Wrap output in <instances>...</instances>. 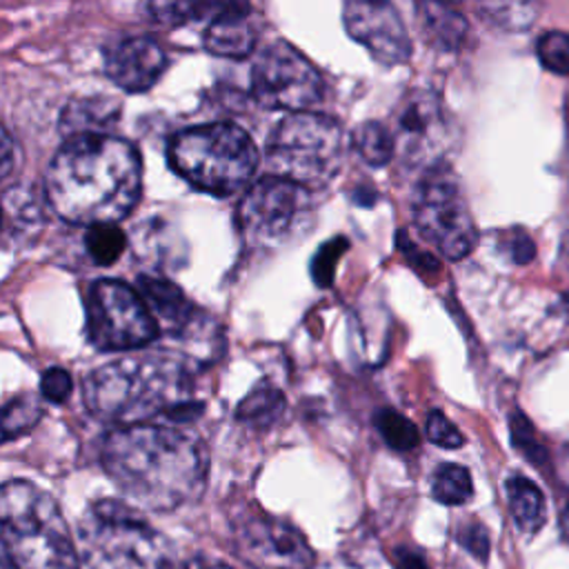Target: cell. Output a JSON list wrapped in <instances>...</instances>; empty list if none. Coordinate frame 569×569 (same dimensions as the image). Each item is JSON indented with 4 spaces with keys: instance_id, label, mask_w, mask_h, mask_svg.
<instances>
[{
    "instance_id": "cell-3",
    "label": "cell",
    "mask_w": 569,
    "mask_h": 569,
    "mask_svg": "<svg viewBox=\"0 0 569 569\" xmlns=\"http://www.w3.org/2000/svg\"><path fill=\"white\" fill-rule=\"evenodd\" d=\"M193 400L189 362L173 351H142L118 358L84 378L89 411L120 427L142 425Z\"/></svg>"
},
{
    "instance_id": "cell-1",
    "label": "cell",
    "mask_w": 569,
    "mask_h": 569,
    "mask_svg": "<svg viewBox=\"0 0 569 569\" xmlns=\"http://www.w3.org/2000/svg\"><path fill=\"white\" fill-rule=\"evenodd\" d=\"M142 164L136 147L116 136L67 140L44 173L53 211L71 224H116L138 204Z\"/></svg>"
},
{
    "instance_id": "cell-21",
    "label": "cell",
    "mask_w": 569,
    "mask_h": 569,
    "mask_svg": "<svg viewBox=\"0 0 569 569\" xmlns=\"http://www.w3.org/2000/svg\"><path fill=\"white\" fill-rule=\"evenodd\" d=\"M284 396L273 385H260L256 387L244 400L238 405L236 418L242 420L249 427H269L276 422L284 411Z\"/></svg>"
},
{
    "instance_id": "cell-4",
    "label": "cell",
    "mask_w": 569,
    "mask_h": 569,
    "mask_svg": "<svg viewBox=\"0 0 569 569\" xmlns=\"http://www.w3.org/2000/svg\"><path fill=\"white\" fill-rule=\"evenodd\" d=\"M0 538L11 569H82L58 502L29 480L2 485Z\"/></svg>"
},
{
    "instance_id": "cell-13",
    "label": "cell",
    "mask_w": 569,
    "mask_h": 569,
    "mask_svg": "<svg viewBox=\"0 0 569 569\" xmlns=\"http://www.w3.org/2000/svg\"><path fill=\"white\" fill-rule=\"evenodd\" d=\"M236 556L251 569H311L316 553L291 522L249 513L233 527Z\"/></svg>"
},
{
    "instance_id": "cell-19",
    "label": "cell",
    "mask_w": 569,
    "mask_h": 569,
    "mask_svg": "<svg viewBox=\"0 0 569 569\" xmlns=\"http://www.w3.org/2000/svg\"><path fill=\"white\" fill-rule=\"evenodd\" d=\"M416 18L425 40H429L440 51H456L467 36L465 16L447 4L418 2Z\"/></svg>"
},
{
    "instance_id": "cell-41",
    "label": "cell",
    "mask_w": 569,
    "mask_h": 569,
    "mask_svg": "<svg viewBox=\"0 0 569 569\" xmlns=\"http://www.w3.org/2000/svg\"><path fill=\"white\" fill-rule=\"evenodd\" d=\"M4 569H7V567H4Z\"/></svg>"
},
{
    "instance_id": "cell-32",
    "label": "cell",
    "mask_w": 569,
    "mask_h": 569,
    "mask_svg": "<svg viewBox=\"0 0 569 569\" xmlns=\"http://www.w3.org/2000/svg\"><path fill=\"white\" fill-rule=\"evenodd\" d=\"M427 438L438 445V447H445V449H458L465 445V436L456 429V425L445 416L440 413L438 409L429 411L427 416Z\"/></svg>"
},
{
    "instance_id": "cell-27",
    "label": "cell",
    "mask_w": 569,
    "mask_h": 569,
    "mask_svg": "<svg viewBox=\"0 0 569 569\" xmlns=\"http://www.w3.org/2000/svg\"><path fill=\"white\" fill-rule=\"evenodd\" d=\"M376 429L382 440L396 451H409L420 440L413 422L393 409H380L376 413Z\"/></svg>"
},
{
    "instance_id": "cell-26",
    "label": "cell",
    "mask_w": 569,
    "mask_h": 569,
    "mask_svg": "<svg viewBox=\"0 0 569 569\" xmlns=\"http://www.w3.org/2000/svg\"><path fill=\"white\" fill-rule=\"evenodd\" d=\"M84 244H87L89 258L96 264L109 267L122 256L127 238L116 224H93L87 229Z\"/></svg>"
},
{
    "instance_id": "cell-17",
    "label": "cell",
    "mask_w": 569,
    "mask_h": 569,
    "mask_svg": "<svg viewBox=\"0 0 569 569\" xmlns=\"http://www.w3.org/2000/svg\"><path fill=\"white\" fill-rule=\"evenodd\" d=\"M138 291L147 302L158 327L169 333H182L191 327L196 309L178 284L162 276H138Z\"/></svg>"
},
{
    "instance_id": "cell-35",
    "label": "cell",
    "mask_w": 569,
    "mask_h": 569,
    "mask_svg": "<svg viewBox=\"0 0 569 569\" xmlns=\"http://www.w3.org/2000/svg\"><path fill=\"white\" fill-rule=\"evenodd\" d=\"M505 249H507L511 262H516V264H527V262L536 256L533 240H531L525 231H520V229L507 233V238H505Z\"/></svg>"
},
{
    "instance_id": "cell-11",
    "label": "cell",
    "mask_w": 569,
    "mask_h": 569,
    "mask_svg": "<svg viewBox=\"0 0 569 569\" xmlns=\"http://www.w3.org/2000/svg\"><path fill=\"white\" fill-rule=\"evenodd\" d=\"M320 71L289 42L264 47L251 67V93L267 109L307 111L322 100Z\"/></svg>"
},
{
    "instance_id": "cell-36",
    "label": "cell",
    "mask_w": 569,
    "mask_h": 569,
    "mask_svg": "<svg viewBox=\"0 0 569 569\" xmlns=\"http://www.w3.org/2000/svg\"><path fill=\"white\" fill-rule=\"evenodd\" d=\"M391 562L396 569H429V562L425 558L422 551L409 547V545H400L391 551Z\"/></svg>"
},
{
    "instance_id": "cell-5",
    "label": "cell",
    "mask_w": 569,
    "mask_h": 569,
    "mask_svg": "<svg viewBox=\"0 0 569 569\" xmlns=\"http://www.w3.org/2000/svg\"><path fill=\"white\" fill-rule=\"evenodd\" d=\"M167 156L180 178L218 198L242 191L258 169V149L251 136L231 122L178 131Z\"/></svg>"
},
{
    "instance_id": "cell-39",
    "label": "cell",
    "mask_w": 569,
    "mask_h": 569,
    "mask_svg": "<svg viewBox=\"0 0 569 569\" xmlns=\"http://www.w3.org/2000/svg\"><path fill=\"white\" fill-rule=\"evenodd\" d=\"M560 529H562V538L569 542V505H567V509L562 511V518H560Z\"/></svg>"
},
{
    "instance_id": "cell-29",
    "label": "cell",
    "mask_w": 569,
    "mask_h": 569,
    "mask_svg": "<svg viewBox=\"0 0 569 569\" xmlns=\"http://www.w3.org/2000/svg\"><path fill=\"white\" fill-rule=\"evenodd\" d=\"M538 60L553 73L569 76V33L565 31H549L545 33L538 44Z\"/></svg>"
},
{
    "instance_id": "cell-40",
    "label": "cell",
    "mask_w": 569,
    "mask_h": 569,
    "mask_svg": "<svg viewBox=\"0 0 569 569\" xmlns=\"http://www.w3.org/2000/svg\"><path fill=\"white\" fill-rule=\"evenodd\" d=\"M567 122H569V102H567Z\"/></svg>"
},
{
    "instance_id": "cell-2",
    "label": "cell",
    "mask_w": 569,
    "mask_h": 569,
    "mask_svg": "<svg viewBox=\"0 0 569 569\" xmlns=\"http://www.w3.org/2000/svg\"><path fill=\"white\" fill-rule=\"evenodd\" d=\"M102 467L138 507L176 511L198 500L207 485L204 447L173 427L131 425L107 433Z\"/></svg>"
},
{
    "instance_id": "cell-34",
    "label": "cell",
    "mask_w": 569,
    "mask_h": 569,
    "mask_svg": "<svg viewBox=\"0 0 569 569\" xmlns=\"http://www.w3.org/2000/svg\"><path fill=\"white\" fill-rule=\"evenodd\" d=\"M71 376L67 373V369L62 367H51L42 373L40 378V391L42 396L49 400V402H56V405H62L69 393H71Z\"/></svg>"
},
{
    "instance_id": "cell-16",
    "label": "cell",
    "mask_w": 569,
    "mask_h": 569,
    "mask_svg": "<svg viewBox=\"0 0 569 569\" xmlns=\"http://www.w3.org/2000/svg\"><path fill=\"white\" fill-rule=\"evenodd\" d=\"M247 4H222L204 31V47L222 58H247L256 47V29Z\"/></svg>"
},
{
    "instance_id": "cell-25",
    "label": "cell",
    "mask_w": 569,
    "mask_h": 569,
    "mask_svg": "<svg viewBox=\"0 0 569 569\" xmlns=\"http://www.w3.org/2000/svg\"><path fill=\"white\" fill-rule=\"evenodd\" d=\"M42 418V407L33 393H22L9 400L2 409V440L9 442L31 431Z\"/></svg>"
},
{
    "instance_id": "cell-31",
    "label": "cell",
    "mask_w": 569,
    "mask_h": 569,
    "mask_svg": "<svg viewBox=\"0 0 569 569\" xmlns=\"http://www.w3.org/2000/svg\"><path fill=\"white\" fill-rule=\"evenodd\" d=\"M345 249H347L345 238H333V240H329L320 247V251L316 253V258L311 262V276H313L318 287H329L331 284L333 267H336L338 258L345 253Z\"/></svg>"
},
{
    "instance_id": "cell-7",
    "label": "cell",
    "mask_w": 569,
    "mask_h": 569,
    "mask_svg": "<svg viewBox=\"0 0 569 569\" xmlns=\"http://www.w3.org/2000/svg\"><path fill=\"white\" fill-rule=\"evenodd\" d=\"M264 156L271 176L316 189L340 171L345 133L329 116L311 111L289 113L271 131Z\"/></svg>"
},
{
    "instance_id": "cell-30",
    "label": "cell",
    "mask_w": 569,
    "mask_h": 569,
    "mask_svg": "<svg viewBox=\"0 0 569 569\" xmlns=\"http://www.w3.org/2000/svg\"><path fill=\"white\" fill-rule=\"evenodd\" d=\"M509 425H511V440H513V447H516L525 458H529L536 467H542V465L547 462V453H545V447L538 442L531 422H529L525 416L513 413Z\"/></svg>"
},
{
    "instance_id": "cell-22",
    "label": "cell",
    "mask_w": 569,
    "mask_h": 569,
    "mask_svg": "<svg viewBox=\"0 0 569 569\" xmlns=\"http://www.w3.org/2000/svg\"><path fill=\"white\" fill-rule=\"evenodd\" d=\"M353 147L371 167H385L396 156L391 129L382 122H362L353 133Z\"/></svg>"
},
{
    "instance_id": "cell-38",
    "label": "cell",
    "mask_w": 569,
    "mask_h": 569,
    "mask_svg": "<svg viewBox=\"0 0 569 569\" xmlns=\"http://www.w3.org/2000/svg\"><path fill=\"white\" fill-rule=\"evenodd\" d=\"M11 149H13V140H11L9 131H4V142H2V178H7L11 173V164H13Z\"/></svg>"
},
{
    "instance_id": "cell-15",
    "label": "cell",
    "mask_w": 569,
    "mask_h": 569,
    "mask_svg": "<svg viewBox=\"0 0 569 569\" xmlns=\"http://www.w3.org/2000/svg\"><path fill=\"white\" fill-rule=\"evenodd\" d=\"M167 67L164 51L153 38L127 36L104 49V73L118 87L140 93L151 89Z\"/></svg>"
},
{
    "instance_id": "cell-12",
    "label": "cell",
    "mask_w": 569,
    "mask_h": 569,
    "mask_svg": "<svg viewBox=\"0 0 569 569\" xmlns=\"http://www.w3.org/2000/svg\"><path fill=\"white\" fill-rule=\"evenodd\" d=\"M391 136L405 164L425 167V171L445 164L451 131L440 98L427 89L409 91L393 111Z\"/></svg>"
},
{
    "instance_id": "cell-28",
    "label": "cell",
    "mask_w": 569,
    "mask_h": 569,
    "mask_svg": "<svg viewBox=\"0 0 569 569\" xmlns=\"http://www.w3.org/2000/svg\"><path fill=\"white\" fill-rule=\"evenodd\" d=\"M224 2H149L147 11L153 20L164 24H184L191 20H200L204 13H218Z\"/></svg>"
},
{
    "instance_id": "cell-23",
    "label": "cell",
    "mask_w": 569,
    "mask_h": 569,
    "mask_svg": "<svg viewBox=\"0 0 569 569\" xmlns=\"http://www.w3.org/2000/svg\"><path fill=\"white\" fill-rule=\"evenodd\" d=\"M431 496L447 507L465 505L473 496V482L469 469L462 465L445 462L431 478Z\"/></svg>"
},
{
    "instance_id": "cell-24",
    "label": "cell",
    "mask_w": 569,
    "mask_h": 569,
    "mask_svg": "<svg viewBox=\"0 0 569 569\" xmlns=\"http://www.w3.org/2000/svg\"><path fill=\"white\" fill-rule=\"evenodd\" d=\"M42 222V213L33 193H24L22 189H7L4 191V240L11 233H33Z\"/></svg>"
},
{
    "instance_id": "cell-33",
    "label": "cell",
    "mask_w": 569,
    "mask_h": 569,
    "mask_svg": "<svg viewBox=\"0 0 569 569\" xmlns=\"http://www.w3.org/2000/svg\"><path fill=\"white\" fill-rule=\"evenodd\" d=\"M458 542L465 551H469L476 560L485 562L489 558V531L480 522H467L458 529Z\"/></svg>"
},
{
    "instance_id": "cell-10",
    "label": "cell",
    "mask_w": 569,
    "mask_h": 569,
    "mask_svg": "<svg viewBox=\"0 0 569 569\" xmlns=\"http://www.w3.org/2000/svg\"><path fill=\"white\" fill-rule=\"evenodd\" d=\"M84 307L89 342L100 351L140 349L160 331L140 291L120 280L89 284Z\"/></svg>"
},
{
    "instance_id": "cell-14",
    "label": "cell",
    "mask_w": 569,
    "mask_h": 569,
    "mask_svg": "<svg viewBox=\"0 0 569 569\" xmlns=\"http://www.w3.org/2000/svg\"><path fill=\"white\" fill-rule=\"evenodd\" d=\"M342 20L349 36L367 47L380 64H402L409 60L411 40L389 2H345Z\"/></svg>"
},
{
    "instance_id": "cell-9",
    "label": "cell",
    "mask_w": 569,
    "mask_h": 569,
    "mask_svg": "<svg viewBox=\"0 0 569 569\" xmlns=\"http://www.w3.org/2000/svg\"><path fill=\"white\" fill-rule=\"evenodd\" d=\"M411 216L420 236L449 260L465 258L478 231L456 173L447 164L425 171L411 196Z\"/></svg>"
},
{
    "instance_id": "cell-6",
    "label": "cell",
    "mask_w": 569,
    "mask_h": 569,
    "mask_svg": "<svg viewBox=\"0 0 569 569\" xmlns=\"http://www.w3.org/2000/svg\"><path fill=\"white\" fill-rule=\"evenodd\" d=\"M82 569H169L164 538L142 513L113 498L89 505L78 525Z\"/></svg>"
},
{
    "instance_id": "cell-18",
    "label": "cell",
    "mask_w": 569,
    "mask_h": 569,
    "mask_svg": "<svg viewBox=\"0 0 569 569\" xmlns=\"http://www.w3.org/2000/svg\"><path fill=\"white\" fill-rule=\"evenodd\" d=\"M120 113V102L107 96H91L71 100L60 116V131L67 140L78 136H100L116 122Z\"/></svg>"
},
{
    "instance_id": "cell-20",
    "label": "cell",
    "mask_w": 569,
    "mask_h": 569,
    "mask_svg": "<svg viewBox=\"0 0 569 569\" xmlns=\"http://www.w3.org/2000/svg\"><path fill=\"white\" fill-rule=\"evenodd\" d=\"M513 522L522 533H536L545 525V496L525 476H511L505 485Z\"/></svg>"
},
{
    "instance_id": "cell-37",
    "label": "cell",
    "mask_w": 569,
    "mask_h": 569,
    "mask_svg": "<svg viewBox=\"0 0 569 569\" xmlns=\"http://www.w3.org/2000/svg\"><path fill=\"white\" fill-rule=\"evenodd\" d=\"M178 569H233V567H229V565H224V562H218V560L193 558V560L184 562V565H182V567H178Z\"/></svg>"
},
{
    "instance_id": "cell-8",
    "label": "cell",
    "mask_w": 569,
    "mask_h": 569,
    "mask_svg": "<svg viewBox=\"0 0 569 569\" xmlns=\"http://www.w3.org/2000/svg\"><path fill=\"white\" fill-rule=\"evenodd\" d=\"M313 224L311 191L276 176L253 182L238 204V229L253 249H280Z\"/></svg>"
}]
</instances>
